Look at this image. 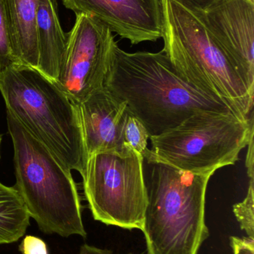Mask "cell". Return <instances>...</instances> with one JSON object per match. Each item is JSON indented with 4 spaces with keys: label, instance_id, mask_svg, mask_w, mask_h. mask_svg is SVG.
Listing matches in <instances>:
<instances>
[{
    "label": "cell",
    "instance_id": "6da1fadb",
    "mask_svg": "<svg viewBox=\"0 0 254 254\" xmlns=\"http://www.w3.org/2000/svg\"><path fill=\"white\" fill-rule=\"evenodd\" d=\"M104 86L125 103L150 137L178 126L199 112L230 113L247 119L225 101L189 84L163 49L156 53H128L116 43Z\"/></svg>",
    "mask_w": 254,
    "mask_h": 254
},
{
    "label": "cell",
    "instance_id": "7a4b0ae2",
    "mask_svg": "<svg viewBox=\"0 0 254 254\" xmlns=\"http://www.w3.org/2000/svg\"><path fill=\"white\" fill-rule=\"evenodd\" d=\"M148 204L143 231L146 254H198L210 236L205 222L206 192L214 172L180 170L149 149Z\"/></svg>",
    "mask_w": 254,
    "mask_h": 254
},
{
    "label": "cell",
    "instance_id": "3957f363",
    "mask_svg": "<svg viewBox=\"0 0 254 254\" xmlns=\"http://www.w3.org/2000/svg\"><path fill=\"white\" fill-rule=\"evenodd\" d=\"M6 114L13 146V188L30 218L44 234L86 238L80 195L71 170L10 113Z\"/></svg>",
    "mask_w": 254,
    "mask_h": 254
},
{
    "label": "cell",
    "instance_id": "277c9868",
    "mask_svg": "<svg viewBox=\"0 0 254 254\" xmlns=\"http://www.w3.org/2000/svg\"><path fill=\"white\" fill-rule=\"evenodd\" d=\"M163 50L179 74L198 90L253 117L254 90L214 40L201 18L176 0H161Z\"/></svg>",
    "mask_w": 254,
    "mask_h": 254
},
{
    "label": "cell",
    "instance_id": "5b68a950",
    "mask_svg": "<svg viewBox=\"0 0 254 254\" xmlns=\"http://www.w3.org/2000/svg\"><path fill=\"white\" fill-rule=\"evenodd\" d=\"M0 92L6 112L82 176L87 158L77 107L55 81L13 64L0 72Z\"/></svg>",
    "mask_w": 254,
    "mask_h": 254
},
{
    "label": "cell",
    "instance_id": "8992f818",
    "mask_svg": "<svg viewBox=\"0 0 254 254\" xmlns=\"http://www.w3.org/2000/svg\"><path fill=\"white\" fill-rule=\"evenodd\" d=\"M254 137V118L216 111L195 113L178 126L150 137L151 150L174 167L192 173L234 165Z\"/></svg>",
    "mask_w": 254,
    "mask_h": 254
},
{
    "label": "cell",
    "instance_id": "52a82bcc",
    "mask_svg": "<svg viewBox=\"0 0 254 254\" xmlns=\"http://www.w3.org/2000/svg\"><path fill=\"white\" fill-rule=\"evenodd\" d=\"M144 158L125 143L88 157L82 175L92 217L107 225L143 230L148 204Z\"/></svg>",
    "mask_w": 254,
    "mask_h": 254
},
{
    "label": "cell",
    "instance_id": "ba28073f",
    "mask_svg": "<svg viewBox=\"0 0 254 254\" xmlns=\"http://www.w3.org/2000/svg\"><path fill=\"white\" fill-rule=\"evenodd\" d=\"M55 83L78 105L104 87L115 41L107 25L91 15L76 14Z\"/></svg>",
    "mask_w": 254,
    "mask_h": 254
},
{
    "label": "cell",
    "instance_id": "9c48e42d",
    "mask_svg": "<svg viewBox=\"0 0 254 254\" xmlns=\"http://www.w3.org/2000/svg\"><path fill=\"white\" fill-rule=\"evenodd\" d=\"M193 11L254 90V0H212Z\"/></svg>",
    "mask_w": 254,
    "mask_h": 254
},
{
    "label": "cell",
    "instance_id": "30bf717a",
    "mask_svg": "<svg viewBox=\"0 0 254 254\" xmlns=\"http://www.w3.org/2000/svg\"><path fill=\"white\" fill-rule=\"evenodd\" d=\"M76 14L91 15L131 45L162 38L161 0H62Z\"/></svg>",
    "mask_w": 254,
    "mask_h": 254
},
{
    "label": "cell",
    "instance_id": "8fae6325",
    "mask_svg": "<svg viewBox=\"0 0 254 254\" xmlns=\"http://www.w3.org/2000/svg\"><path fill=\"white\" fill-rule=\"evenodd\" d=\"M76 106L86 158L98 152L122 149L125 144L122 135L127 112L125 103L104 87Z\"/></svg>",
    "mask_w": 254,
    "mask_h": 254
},
{
    "label": "cell",
    "instance_id": "7c38bea8",
    "mask_svg": "<svg viewBox=\"0 0 254 254\" xmlns=\"http://www.w3.org/2000/svg\"><path fill=\"white\" fill-rule=\"evenodd\" d=\"M37 70L55 81L67 44V34L61 27L57 0H40L36 16Z\"/></svg>",
    "mask_w": 254,
    "mask_h": 254
},
{
    "label": "cell",
    "instance_id": "4fadbf2b",
    "mask_svg": "<svg viewBox=\"0 0 254 254\" xmlns=\"http://www.w3.org/2000/svg\"><path fill=\"white\" fill-rule=\"evenodd\" d=\"M8 19L15 64L37 69L36 16L40 0H2Z\"/></svg>",
    "mask_w": 254,
    "mask_h": 254
},
{
    "label": "cell",
    "instance_id": "5bb4252c",
    "mask_svg": "<svg viewBox=\"0 0 254 254\" xmlns=\"http://www.w3.org/2000/svg\"><path fill=\"white\" fill-rule=\"evenodd\" d=\"M29 225V213L16 190L0 182V246L17 242Z\"/></svg>",
    "mask_w": 254,
    "mask_h": 254
},
{
    "label": "cell",
    "instance_id": "9a60e30c",
    "mask_svg": "<svg viewBox=\"0 0 254 254\" xmlns=\"http://www.w3.org/2000/svg\"><path fill=\"white\" fill-rule=\"evenodd\" d=\"M122 135L124 143L129 145L143 156L149 150L148 140L150 139L149 131L137 117L128 113V110L124 121Z\"/></svg>",
    "mask_w": 254,
    "mask_h": 254
},
{
    "label": "cell",
    "instance_id": "2e32d148",
    "mask_svg": "<svg viewBox=\"0 0 254 254\" xmlns=\"http://www.w3.org/2000/svg\"><path fill=\"white\" fill-rule=\"evenodd\" d=\"M254 178H251L247 195L242 202L234 206V213L240 228L246 231L249 238L254 240Z\"/></svg>",
    "mask_w": 254,
    "mask_h": 254
},
{
    "label": "cell",
    "instance_id": "e0dca14e",
    "mask_svg": "<svg viewBox=\"0 0 254 254\" xmlns=\"http://www.w3.org/2000/svg\"><path fill=\"white\" fill-rule=\"evenodd\" d=\"M15 64L12 51L8 19L2 0H0V72Z\"/></svg>",
    "mask_w": 254,
    "mask_h": 254
},
{
    "label": "cell",
    "instance_id": "ac0fdd59",
    "mask_svg": "<svg viewBox=\"0 0 254 254\" xmlns=\"http://www.w3.org/2000/svg\"><path fill=\"white\" fill-rule=\"evenodd\" d=\"M19 249L22 254H49L46 243L34 236H25Z\"/></svg>",
    "mask_w": 254,
    "mask_h": 254
},
{
    "label": "cell",
    "instance_id": "d6986e66",
    "mask_svg": "<svg viewBox=\"0 0 254 254\" xmlns=\"http://www.w3.org/2000/svg\"><path fill=\"white\" fill-rule=\"evenodd\" d=\"M231 241L234 254H254V240L231 237Z\"/></svg>",
    "mask_w": 254,
    "mask_h": 254
},
{
    "label": "cell",
    "instance_id": "ffe728a7",
    "mask_svg": "<svg viewBox=\"0 0 254 254\" xmlns=\"http://www.w3.org/2000/svg\"><path fill=\"white\" fill-rule=\"evenodd\" d=\"M185 7L192 10H201L205 8L212 0H176Z\"/></svg>",
    "mask_w": 254,
    "mask_h": 254
},
{
    "label": "cell",
    "instance_id": "44dd1931",
    "mask_svg": "<svg viewBox=\"0 0 254 254\" xmlns=\"http://www.w3.org/2000/svg\"><path fill=\"white\" fill-rule=\"evenodd\" d=\"M249 152L246 158V167L248 169V175L249 178H254V137L249 141Z\"/></svg>",
    "mask_w": 254,
    "mask_h": 254
},
{
    "label": "cell",
    "instance_id": "7402d4cb",
    "mask_svg": "<svg viewBox=\"0 0 254 254\" xmlns=\"http://www.w3.org/2000/svg\"><path fill=\"white\" fill-rule=\"evenodd\" d=\"M79 254H113V252L107 249H98L95 246L85 244L81 247ZM126 254H135L129 253Z\"/></svg>",
    "mask_w": 254,
    "mask_h": 254
},
{
    "label": "cell",
    "instance_id": "603a6c76",
    "mask_svg": "<svg viewBox=\"0 0 254 254\" xmlns=\"http://www.w3.org/2000/svg\"><path fill=\"white\" fill-rule=\"evenodd\" d=\"M1 135L0 134V159H1Z\"/></svg>",
    "mask_w": 254,
    "mask_h": 254
}]
</instances>
